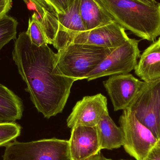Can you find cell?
<instances>
[{
  "label": "cell",
  "instance_id": "obj_23",
  "mask_svg": "<svg viewBox=\"0 0 160 160\" xmlns=\"http://www.w3.org/2000/svg\"><path fill=\"white\" fill-rule=\"evenodd\" d=\"M143 160H160V146L154 147Z\"/></svg>",
  "mask_w": 160,
  "mask_h": 160
},
{
  "label": "cell",
  "instance_id": "obj_16",
  "mask_svg": "<svg viewBox=\"0 0 160 160\" xmlns=\"http://www.w3.org/2000/svg\"><path fill=\"white\" fill-rule=\"evenodd\" d=\"M23 112L22 100L12 90L0 84V123L19 120Z\"/></svg>",
  "mask_w": 160,
  "mask_h": 160
},
{
  "label": "cell",
  "instance_id": "obj_2",
  "mask_svg": "<svg viewBox=\"0 0 160 160\" xmlns=\"http://www.w3.org/2000/svg\"><path fill=\"white\" fill-rule=\"evenodd\" d=\"M115 21L141 38L155 42L160 35V2L137 0H101Z\"/></svg>",
  "mask_w": 160,
  "mask_h": 160
},
{
  "label": "cell",
  "instance_id": "obj_5",
  "mask_svg": "<svg viewBox=\"0 0 160 160\" xmlns=\"http://www.w3.org/2000/svg\"><path fill=\"white\" fill-rule=\"evenodd\" d=\"M3 160H71L69 142L56 138L28 142L14 141L6 146Z\"/></svg>",
  "mask_w": 160,
  "mask_h": 160
},
{
  "label": "cell",
  "instance_id": "obj_6",
  "mask_svg": "<svg viewBox=\"0 0 160 160\" xmlns=\"http://www.w3.org/2000/svg\"><path fill=\"white\" fill-rule=\"evenodd\" d=\"M119 123L124 134V149L136 160L144 159L151 149L158 145V139L129 109L123 110Z\"/></svg>",
  "mask_w": 160,
  "mask_h": 160
},
{
  "label": "cell",
  "instance_id": "obj_14",
  "mask_svg": "<svg viewBox=\"0 0 160 160\" xmlns=\"http://www.w3.org/2000/svg\"><path fill=\"white\" fill-rule=\"evenodd\" d=\"M80 11L87 31L115 21L101 0H81Z\"/></svg>",
  "mask_w": 160,
  "mask_h": 160
},
{
  "label": "cell",
  "instance_id": "obj_15",
  "mask_svg": "<svg viewBox=\"0 0 160 160\" xmlns=\"http://www.w3.org/2000/svg\"><path fill=\"white\" fill-rule=\"evenodd\" d=\"M101 149L112 150L124 144L123 131L112 119L108 113L104 115L96 126Z\"/></svg>",
  "mask_w": 160,
  "mask_h": 160
},
{
  "label": "cell",
  "instance_id": "obj_25",
  "mask_svg": "<svg viewBox=\"0 0 160 160\" xmlns=\"http://www.w3.org/2000/svg\"><path fill=\"white\" fill-rule=\"evenodd\" d=\"M137 1H139L140 2H142L145 3L149 5L155 4L157 2L156 0H137Z\"/></svg>",
  "mask_w": 160,
  "mask_h": 160
},
{
  "label": "cell",
  "instance_id": "obj_17",
  "mask_svg": "<svg viewBox=\"0 0 160 160\" xmlns=\"http://www.w3.org/2000/svg\"><path fill=\"white\" fill-rule=\"evenodd\" d=\"M26 33L31 42L38 47H44L49 44L42 22L36 13L33 12L29 19L28 28Z\"/></svg>",
  "mask_w": 160,
  "mask_h": 160
},
{
  "label": "cell",
  "instance_id": "obj_26",
  "mask_svg": "<svg viewBox=\"0 0 160 160\" xmlns=\"http://www.w3.org/2000/svg\"><path fill=\"white\" fill-rule=\"evenodd\" d=\"M157 146H160V140L158 141V145Z\"/></svg>",
  "mask_w": 160,
  "mask_h": 160
},
{
  "label": "cell",
  "instance_id": "obj_10",
  "mask_svg": "<svg viewBox=\"0 0 160 160\" xmlns=\"http://www.w3.org/2000/svg\"><path fill=\"white\" fill-rule=\"evenodd\" d=\"M107 100L102 94L86 96L76 103L67 120L70 128L78 126L96 127L108 113Z\"/></svg>",
  "mask_w": 160,
  "mask_h": 160
},
{
  "label": "cell",
  "instance_id": "obj_12",
  "mask_svg": "<svg viewBox=\"0 0 160 160\" xmlns=\"http://www.w3.org/2000/svg\"><path fill=\"white\" fill-rule=\"evenodd\" d=\"M68 142L71 160H86L98 155L101 150L96 126L72 128Z\"/></svg>",
  "mask_w": 160,
  "mask_h": 160
},
{
  "label": "cell",
  "instance_id": "obj_24",
  "mask_svg": "<svg viewBox=\"0 0 160 160\" xmlns=\"http://www.w3.org/2000/svg\"><path fill=\"white\" fill-rule=\"evenodd\" d=\"M86 160H113L112 159L107 158H105L103 155H102L100 154V153H99L98 155H96V156H93V157H91V158H89L88 159Z\"/></svg>",
  "mask_w": 160,
  "mask_h": 160
},
{
  "label": "cell",
  "instance_id": "obj_18",
  "mask_svg": "<svg viewBox=\"0 0 160 160\" xmlns=\"http://www.w3.org/2000/svg\"><path fill=\"white\" fill-rule=\"evenodd\" d=\"M18 22L13 17L3 16L0 18V51L11 40L16 39Z\"/></svg>",
  "mask_w": 160,
  "mask_h": 160
},
{
  "label": "cell",
  "instance_id": "obj_19",
  "mask_svg": "<svg viewBox=\"0 0 160 160\" xmlns=\"http://www.w3.org/2000/svg\"><path fill=\"white\" fill-rule=\"evenodd\" d=\"M21 127L15 122L0 123V147L7 145L16 141L20 136Z\"/></svg>",
  "mask_w": 160,
  "mask_h": 160
},
{
  "label": "cell",
  "instance_id": "obj_3",
  "mask_svg": "<svg viewBox=\"0 0 160 160\" xmlns=\"http://www.w3.org/2000/svg\"><path fill=\"white\" fill-rule=\"evenodd\" d=\"M115 49L71 43L58 51L55 68L62 76L76 81L86 79Z\"/></svg>",
  "mask_w": 160,
  "mask_h": 160
},
{
  "label": "cell",
  "instance_id": "obj_22",
  "mask_svg": "<svg viewBox=\"0 0 160 160\" xmlns=\"http://www.w3.org/2000/svg\"><path fill=\"white\" fill-rule=\"evenodd\" d=\"M12 6V0H0V18L7 14Z\"/></svg>",
  "mask_w": 160,
  "mask_h": 160
},
{
  "label": "cell",
  "instance_id": "obj_7",
  "mask_svg": "<svg viewBox=\"0 0 160 160\" xmlns=\"http://www.w3.org/2000/svg\"><path fill=\"white\" fill-rule=\"evenodd\" d=\"M139 40L130 38L115 49L86 77L88 81L106 76L128 74L134 70L140 58Z\"/></svg>",
  "mask_w": 160,
  "mask_h": 160
},
{
  "label": "cell",
  "instance_id": "obj_8",
  "mask_svg": "<svg viewBox=\"0 0 160 160\" xmlns=\"http://www.w3.org/2000/svg\"><path fill=\"white\" fill-rule=\"evenodd\" d=\"M137 119L160 140V79L145 85L129 108Z\"/></svg>",
  "mask_w": 160,
  "mask_h": 160
},
{
  "label": "cell",
  "instance_id": "obj_27",
  "mask_svg": "<svg viewBox=\"0 0 160 160\" xmlns=\"http://www.w3.org/2000/svg\"></svg>",
  "mask_w": 160,
  "mask_h": 160
},
{
  "label": "cell",
  "instance_id": "obj_11",
  "mask_svg": "<svg viewBox=\"0 0 160 160\" xmlns=\"http://www.w3.org/2000/svg\"><path fill=\"white\" fill-rule=\"evenodd\" d=\"M129 39L125 29L116 21L77 35L72 43L116 48Z\"/></svg>",
  "mask_w": 160,
  "mask_h": 160
},
{
  "label": "cell",
  "instance_id": "obj_4",
  "mask_svg": "<svg viewBox=\"0 0 160 160\" xmlns=\"http://www.w3.org/2000/svg\"><path fill=\"white\" fill-rule=\"evenodd\" d=\"M81 0H76L65 14L46 11L39 18L49 44L58 51L72 43L80 33L86 31L80 15Z\"/></svg>",
  "mask_w": 160,
  "mask_h": 160
},
{
  "label": "cell",
  "instance_id": "obj_21",
  "mask_svg": "<svg viewBox=\"0 0 160 160\" xmlns=\"http://www.w3.org/2000/svg\"><path fill=\"white\" fill-rule=\"evenodd\" d=\"M76 0H48L57 14H65Z\"/></svg>",
  "mask_w": 160,
  "mask_h": 160
},
{
  "label": "cell",
  "instance_id": "obj_1",
  "mask_svg": "<svg viewBox=\"0 0 160 160\" xmlns=\"http://www.w3.org/2000/svg\"><path fill=\"white\" fill-rule=\"evenodd\" d=\"M12 57L38 111L47 118L62 113L77 81L60 75L55 68L57 53L48 45L35 46L24 32L16 39Z\"/></svg>",
  "mask_w": 160,
  "mask_h": 160
},
{
  "label": "cell",
  "instance_id": "obj_20",
  "mask_svg": "<svg viewBox=\"0 0 160 160\" xmlns=\"http://www.w3.org/2000/svg\"><path fill=\"white\" fill-rule=\"evenodd\" d=\"M29 10L33 11L39 17H42L45 11L56 13L54 8L48 0H23Z\"/></svg>",
  "mask_w": 160,
  "mask_h": 160
},
{
  "label": "cell",
  "instance_id": "obj_9",
  "mask_svg": "<svg viewBox=\"0 0 160 160\" xmlns=\"http://www.w3.org/2000/svg\"><path fill=\"white\" fill-rule=\"evenodd\" d=\"M115 111L129 109L145 85L146 82L128 74L112 75L103 82Z\"/></svg>",
  "mask_w": 160,
  "mask_h": 160
},
{
  "label": "cell",
  "instance_id": "obj_13",
  "mask_svg": "<svg viewBox=\"0 0 160 160\" xmlns=\"http://www.w3.org/2000/svg\"><path fill=\"white\" fill-rule=\"evenodd\" d=\"M134 70L144 82L160 79V37L145 50Z\"/></svg>",
  "mask_w": 160,
  "mask_h": 160
}]
</instances>
